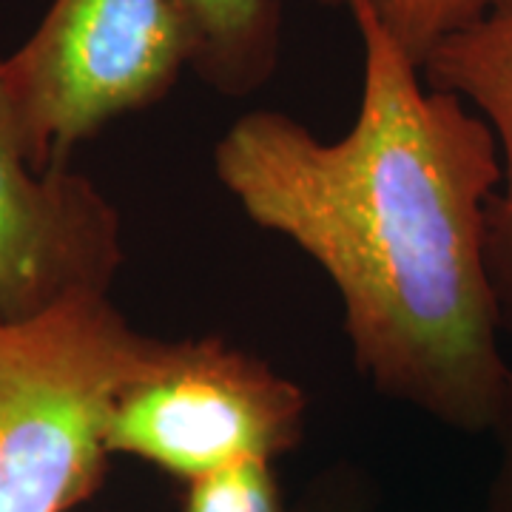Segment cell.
I'll return each mask as SVG.
<instances>
[{
	"label": "cell",
	"instance_id": "obj_1",
	"mask_svg": "<svg viewBox=\"0 0 512 512\" xmlns=\"http://www.w3.org/2000/svg\"><path fill=\"white\" fill-rule=\"evenodd\" d=\"M362 92L339 140L285 111L237 117L214 174L242 214L322 268L359 373L458 433H490L510 359L490 274L501 154L362 6Z\"/></svg>",
	"mask_w": 512,
	"mask_h": 512
},
{
	"label": "cell",
	"instance_id": "obj_2",
	"mask_svg": "<svg viewBox=\"0 0 512 512\" xmlns=\"http://www.w3.org/2000/svg\"><path fill=\"white\" fill-rule=\"evenodd\" d=\"M160 348L111 293L0 316V512H72L94 498L114 399Z\"/></svg>",
	"mask_w": 512,
	"mask_h": 512
},
{
	"label": "cell",
	"instance_id": "obj_3",
	"mask_svg": "<svg viewBox=\"0 0 512 512\" xmlns=\"http://www.w3.org/2000/svg\"><path fill=\"white\" fill-rule=\"evenodd\" d=\"M3 72L32 160L52 168L163 103L188 72V35L177 0H52Z\"/></svg>",
	"mask_w": 512,
	"mask_h": 512
},
{
	"label": "cell",
	"instance_id": "obj_4",
	"mask_svg": "<svg viewBox=\"0 0 512 512\" xmlns=\"http://www.w3.org/2000/svg\"><path fill=\"white\" fill-rule=\"evenodd\" d=\"M308 396L274 365L222 336L165 342L114 399L111 456L180 481L234 461H274L305 436Z\"/></svg>",
	"mask_w": 512,
	"mask_h": 512
},
{
	"label": "cell",
	"instance_id": "obj_5",
	"mask_svg": "<svg viewBox=\"0 0 512 512\" xmlns=\"http://www.w3.org/2000/svg\"><path fill=\"white\" fill-rule=\"evenodd\" d=\"M123 259L120 211L94 180L32 160L0 57V316L111 293Z\"/></svg>",
	"mask_w": 512,
	"mask_h": 512
},
{
	"label": "cell",
	"instance_id": "obj_6",
	"mask_svg": "<svg viewBox=\"0 0 512 512\" xmlns=\"http://www.w3.org/2000/svg\"><path fill=\"white\" fill-rule=\"evenodd\" d=\"M430 86L456 94L490 126L501 188L490 208V274L504 333L512 336V0L441 40L421 63Z\"/></svg>",
	"mask_w": 512,
	"mask_h": 512
},
{
	"label": "cell",
	"instance_id": "obj_7",
	"mask_svg": "<svg viewBox=\"0 0 512 512\" xmlns=\"http://www.w3.org/2000/svg\"><path fill=\"white\" fill-rule=\"evenodd\" d=\"M188 35V72L225 97L274 80L282 49L279 0H177Z\"/></svg>",
	"mask_w": 512,
	"mask_h": 512
},
{
	"label": "cell",
	"instance_id": "obj_8",
	"mask_svg": "<svg viewBox=\"0 0 512 512\" xmlns=\"http://www.w3.org/2000/svg\"><path fill=\"white\" fill-rule=\"evenodd\" d=\"M316 3L342 12H348L350 6H362L402 46L404 55L421 66L441 40L484 18L504 0H316Z\"/></svg>",
	"mask_w": 512,
	"mask_h": 512
},
{
	"label": "cell",
	"instance_id": "obj_9",
	"mask_svg": "<svg viewBox=\"0 0 512 512\" xmlns=\"http://www.w3.org/2000/svg\"><path fill=\"white\" fill-rule=\"evenodd\" d=\"M183 512H293L285 507L274 461H234L185 481Z\"/></svg>",
	"mask_w": 512,
	"mask_h": 512
},
{
	"label": "cell",
	"instance_id": "obj_10",
	"mask_svg": "<svg viewBox=\"0 0 512 512\" xmlns=\"http://www.w3.org/2000/svg\"><path fill=\"white\" fill-rule=\"evenodd\" d=\"M293 512H373V490L359 470L333 467L313 481Z\"/></svg>",
	"mask_w": 512,
	"mask_h": 512
},
{
	"label": "cell",
	"instance_id": "obj_11",
	"mask_svg": "<svg viewBox=\"0 0 512 512\" xmlns=\"http://www.w3.org/2000/svg\"><path fill=\"white\" fill-rule=\"evenodd\" d=\"M490 436L495 439V467L487 487V512H512V359Z\"/></svg>",
	"mask_w": 512,
	"mask_h": 512
}]
</instances>
